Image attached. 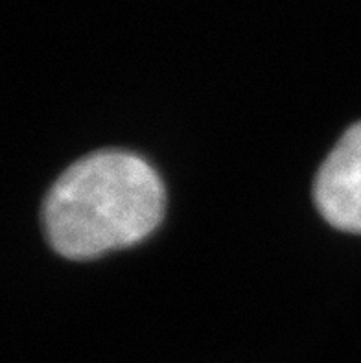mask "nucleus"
Returning <instances> with one entry per match:
<instances>
[{
	"label": "nucleus",
	"instance_id": "2",
	"mask_svg": "<svg viewBox=\"0 0 361 363\" xmlns=\"http://www.w3.org/2000/svg\"><path fill=\"white\" fill-rule=\"evenodd\" d=\"M313 199L330 225L361 233V122L345 131L321 164Z\"/></svg>",
	"mask_w": 361,
	"mask_h": 363
},
{
	"label": "nucleus",
	"instance_id": "1",
	"mask_svg": "<svg viewBox=\"0 0 361 363\" xmlns=\"http://www.w3.org/2000/svg\"><path fill=\"white\" fill-rule=\"evenodd\" d=\"M162 211V183L142 157L100 150L78 159L52 184L43 227L55 253L87 260L144 240Z\"/></svg>",
	"mask_w": 361,
	"mask_h": 363
}]
</instances>
